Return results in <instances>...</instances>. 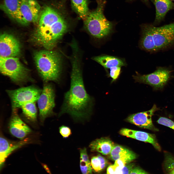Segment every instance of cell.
<instances>
[{
    "mask_svg": "<svg viewBox=\"0 0 174 174\" xmlns=\"http://www.w3.org/2000/svg\"><path fill=\"white\" fill-rule=\"evenodd\" d=\"M157 122L159 124L168 127L174 130V122L169 119L160 117Z\"/></svg>",
    "mask_w": 174,
    "mask_h": 174,
    "instance_id": "27",
    "label": "cell"
},
{
    "mask_svg": "<svg viewBox=\"0 0 174 174\" xmlns=\"http://www.w3.org/2000/svg\"><path fill=\"white\" fill-rule=\"evenodd\" d=\"M22 0H3L0 9L10 18L23 25L28 24L21 13V7Z\"/></svg>",
    "mask_w": 174,
    "mask_h": 174,
    "instance_id": "14",
    "label": "cell"
},
{
    "mask_svg": "<svg viewBox=\"0 0 174 174\" xmlns=\"http://www.w3.org/2000/svg\"><path fill=\"white\" fill-rule=\"evenodd\" d=\"M170 71L166 68H157L152 73L141 75L137 72L133 76L136 82L149 85L155 90L162 89L166 84L170 78Z\"/></svg>",
    "mask_w": 174,
    "mask_h": 174,
    "instance_id": "8",
    "label": "cell"
},
{
    "mask_svg": "<svg viewBox=\"0 0 174 174\" xmlns=\"http://www.w3.org/2000/svg\"><path fill=\"white\" fill-rule=\"evenodd\" d=\"M156 8V16L152 24L156 26L164 19L167 13L174 9V3L170 0H151Z\"/></svg>",
    "mask_w": 174,
    "mask_h": 174,
    "instance_id": "18",
    "label": "cell"
},
{
    "mask_svg": "<svg viewBox=\"0 0 174 174\" xmlns=\"http://www.w3.org/2000/svg\"><path fill=\"white\" fill-rule=\"evenodd\" d=\"M21 52L19 40L13 35L7 33L0 36V57H16Z\"/></svg>",
    "mask_w": 174,
    "mask_h": 174,
    "instance_id": "10",
    "label": "cell"
},
{
    "mask_svg": "<svg viewBox=\"0 0 174 174\" xmlns=\"http://www.w3.org/2000/svg\"><path fill=\"white\" fill-rule=\"evenodd\" d=\"M159 110V109L154 104L149 110L130 115L127 118V120L141 128L154 131H158L159 129L155 127L152 123V116L155 111Z\"/></svg>",
    "mask_w": 174,
    "mask_h": 174,
    "instance_id": "11",
    "label": "cell"
},
{
    "mask_svg": "<svg viewBox=\"0 0 174 174\" xmlns=\"http://www.w3.org/2000/svg\"><path fill=\"white\" fill-rule=\"evenodd\" d=\"M72 50L70 58L72 66L70 88L64 95L59 115L67 113L75 119L80 120L90 114L94 100L84 87L79 49L75 48Z\"/></svg>",
    "mask_w": 174,
    "mask_h": 174,
    "instance_id": "1",
    "label": "cell"
},
{
    "mask_svg": "<svg viewBox=\"0 0 174 174\" xmlns=\"http://www.w3.org/2000/svg\"><path fill=\"white\" fill-rule=\"evenodd\" d=\"M96 8L89 11L84 20L85 27L89 33L95 38L101 39L108 36L113 27L112 22L106 18L104 11L106 3L105 0H95Z\"/></svg>",
    "mask_w": 174,
    "mask_h": 174,
    "instance_id": "3",
    "label": "cell"
},
{
    "mask_svg": "<svg viewBox=\"0 0 174 174\" xmlns=\"http://www.w3.org/2000/svg\"><path fill=\"white\" fill-rule=\"evenodd\" d=\"M20 108L28 119L33 122L36 121L37 110L35 102L26 103L22 105Z\"/></svg>",
    "mask_w": 174,
    "mask_h": 174,
    "instance_id": "23",
    "label": "cell"
},
{
    "mask_svg": "<svg viewBox=\"0 0 174 174\" xmlns=\"http://www.w3.org/2000/svg\"><path fill=\"white\" fill-rule=\"evenodd\" d=\"M93 60L98 63L106 69L118 66L121 67L126 65L123 60L117 57L104 55L96 56L92 58Z\"/></svg>",
    "mask_w": 174,
    "mask_h": 174,
    "instance_id": "20",
    "label": "cell"
},
{
    "mask_svg": "<svg viewBox=\"0 0 174 174\" xmlns=\"http://www.w3.org/2000/svg\"><path fill=\"white\" fill-rule=\"evenodd\" d=\"M80 166L82 174H93L91 162H85L80 161Z\"/></svg>",
    "mask_w": 174,
    "mask_h": 174,
    "instance_id": "26",
    "label": "cell"
},
{
    "mask_svg": "<svg viewBox=\"0 0 174 174\" xmlns=\"http://www.w3.org/2000/svg\"><path fill=\"white\" fill-rule=\"evenodd\" d=\"M119 132L123 135L150 143L157 151H160L161 150V147L154 134L126 128L122 129Z\"/></svg>",
    "mask_w": 174,
    "mask_h": 174,
    "instance_id": "15",
    "label": "cell"
},
{
    "mask_svg": "<svg viewBox=\"0 0 174 174\" xmlns=\"http://www.w3.org/2000/svg\"><path fill=\"white\" fill-rule=\"evenodd\" d=\"M109 155L110 158L114 161L122 158H128L133 160L136 157L133 152L119 145H115Z\"/></svg>",
    "mask_w": 174,
    "mask_h": 174,
    "instance_id": "21",
    "label": "cell"
},
{
    "mask_svg": "<svg viewBox=\"0 0 174 174\" xmlns=\"http://www.w3.org/2000/svg\"><path fill=\"white\" fill-rule=\"evenodd\" d=\"M55 98L52 86L49 84L45 85L37 101L41 122H43L46 118L53 114L55 105Z\"/></svg>",
    "mask_w": 174,
    "mask_h": 174,
    "instance_id": "9",
    "label": "cell"
},
{
    "mask_svg": "<svg viewBox=\"0 0 174 174\" xmlns=\"http://www.w3.org/2000/svg\"><path fill=\"white\" fill-rule=\"evenodd\" d=\"M73 9L84 20L89 12L87 0H71Z\"/></svg>",
    "mask_w": 174,
    "mask_h": 174,
    "instance_id": "22",
    "label": "cell"
},
{
    "mask_svg": "<svg viewBox=\"0 0 174 174\" xmlns=\"http://www.w3.org/2000/svg\"></svg>",
    "mask_w": 174,
    "mask_h": 174,
    "instance_id": "34",
    "label": "cell"
},
{
    "mask_svg": "<svg viewBox=\"0 0 174 174\" xmlns=\"http://www.w3.org/2000/svg\"><path fill=\"white\" fill-rule=\"evenodd\" d=\"M61 4L58 3L53 6L46 5L42 8L38 26L35 31L44 30L65 17V9Z\"/></svg>",
    "mask_w": 174,
    "mask_h": 174,
    "instance_id": "7",
    "label": "cell"
},
{
    "mask_svg": "<svg viewBox=\"0 0 174 174\" xmlns=\"http://www.w3.org/2000/svg\"><path fill=\"white\" fill-rule=\"evenodd\" d=\"M129 174H149L141 168L134 167Z\"/></svg>",
    "mask_w": 174,
    "mask_h": 174,
    "instance_id": "31",
    "label": "cell"
},
{
    "mask_svg": "<svg viewBox=\"0 0 174 174\" xmlns=\"http://www.w3.org/2000/svg\"><path fill=\"white\" fill-rule=\"evenodd\" d=\"M121 67L116 66L110 68L109 76L112 80V82L117 79L119 76L121 72Z\"/></svg>",
    "mask_w": 174,
    "mask_h": 174,
    "instance_id": "28",
    "label": "cell"
},
{
    "mask_svg": "<svg viewBox=\"0 0 174 174\" xmlns=\"http://www.w3.org/2000/svg\"><path fill=\"white\" fill-rule=\"evenodd\" d=\"M171 0V1H172V0Z\"/></svg>",
    "mask_w": 174,
    "mask_h": 174,
    "instance_id": "33",
    "label": "cell"
},
{
    "mask_svg": "<svg viewBox=\"0 0 174 174\" xmlns=\"http://www.w3.org/2000/svg\"><path fill=\"white\" fill-rule=\"evenodd\" d=\"M129 0V1H131L134 0ZM143 0V1H144L145 2H146V3H147V2H148V0Z\"/></svg>",
    "mask_w": 174,
    "mask_h": 174,
    "instance_id": "32",
    "label": "cell"
},
{
    "mask_svg": "<svg viewBox=\"0 0 174 174\" xmlns=\"http://www.w3.org/2000/svg\"><path fill=\"white\" fill-rule=\"evenodd\" d=\"M153 24H146L141 26V36L140 42L141 48L150 53L156 52L153 38Z\"/></svg>",
    "mask_w": 174,
    "mask_h": 174,
    "instance_id": "17",
    "label": "cell"
},
{
    "mask_svg": "<svg viewBox=\"0 0 174 174\" xmlns=\"http://www.w3.org/2000/svg\"><path fill=\"white\" fill-rule=\"evenodd\" d=\"M114 143L109 138H102L92 142L89 147L92 152H96L102 155L109 154L115 146Z\"/></svg>",
    "mask_w": 174,
    "mask_h": 174,
    "instance_id": "19",
    "label": "cell"
},
{
    "mask_svg": "<svg viewBox=\"0 0 174 174\" xmlns=\"http://www.w3.org/2000/svg\"><path fill=\"white\" fill-rule=\"evenodd\" d=\"M42 8L36 0H25L22 1L21 11L28 23H34L38 21Z\"/></svg>",
    "mask_w": 174,
    "mask_h": 174,
    "instance_id": "12",
    "label": "cell"
},
{
    "mask_svg": "<svg viewBox=\"0 0 174 174\" xmlns=\"http://www.w3.org/2000/svg\"><path fill=\"white\" fill-rule=\"evenodd\" d=\"M34 58L37 70L44 81H59L62 62L58 52L48 50H40L35 53Z\"/></svg>",
    "mask_w": 174,
    "mask_h": 174,
    "instance_id": "2",
    "label": "cell"
},
{
    "mask_svg": "<svg viewBox=\"0 0 174 174\" xmlns=\"http://www.w3.org/2000/svg\"><path fill=\"white\" fill-rule=\"evenodd\" d=\"M164 171L166 174H174V156L167 151H164Z\"/></svg>",
    "mask_w": 174,
    "mask_h": 174,
    "instance_id": "25",
    "label": "cell"
},
{
    "mask_svg": "<svg viewBox=\"0 0 174 174\" xmlns=\"http://www.w3.org/2000/svg\"><path fill=\"white\" fill-rule=\"evenodd\" d=\"M0 70L2 74L17 83L25 82L31 79L29 70L17 57H0Z\"/></svg>",
    "mask_w": 174,
    "mask_h": 174,
    "instance_id": "4",
    "label": "cell"
},
{
    "mask_svg": "<svg viewBox=\"0 0 174 174\" xmlns=\"http://www.w3.org/2000/svg\"><path fill=\"white\" fill-rule=\"evenodd\" d=\"M27 138L19 141H11L0 137V168L2 167L7 158L12 152L28 143Z\"/></svg>",
    "mask_w": 174,
    "mask_h": 174,
    "instance_id": "16",
    "label": "cell"
},
{
    "mask_svg": "<svg viewBox=\"0 0 174 174\" xmlns=\"http://www.w3.org/2000/svg\"><path fill=\"white\" fill-rule=\"evenodd\" d=\"M42 91L33 86L7 91L12 103V109H17L23 105L37 101Z\"/></svg>",
    "mask_w": 174,
    "mask_h": 174,
    "instance_id": "6",
    "label": "cell"
},
{
    "mask_svg": "<svg viewBox=\"0 0 174 174\" xmlns=\"http://www.w3.org/2000/svg\"><path fill=\"white\" fill-rule=\"evenodd\" d=\"M59 132L62 137L65 138L68 137L71 134L70 128L66 126L62 125L59 128Z\"/></svg>",
    "mask_w": 174,
    "mask_h": 174,
    "instance_id": "30",
    "label": "cell"
},
{
    "mask_svg": "<svg viewBox=\"0 0 174 174\" xmlns=\"http://www.w3.org/2000/svg\"><path fill=\"white\" fill-rule=\"evenodd\" d=\"M153 38L156 52L174 48V22L159 27L153 25Z\"/></svg>",
    "mask_w": 174,
    "mask_h": 174,
    "instance_id": "5",
    "label": "cell"
},
{
    "mask_svg": "<svg viewBox=\"0 0 174 174\" xmlns=\"http://www.w3.org/2000/svg\"><path fill=\"white\" fill-rule=\"evenodd\" d=\"M90 161L93 171L96 172L102 171L108 164L106 159L100 154L93 157Z\"/></svg>",
    "mask_w": 174,
    "mask_h": 174,
    "instance_id": "24",
    "label": "cell"
},
{
    "mask_svg": "<svg viewBox=\"0 0 174 174\" xmlns=\"http://www.w3.org/2000/svg\"><path fill=\"white\" fill-rule=\"evenodd\" d=\"M134 167L133 164H127L123 168L117 170L115 174H129Z\"/></svg>",
    "mask_w": 174,
    "mask_h": 174,
    "instance_id": "29",
    "label": "cell"
},
{
    "mask_svg": "<svg viewBox=\"0 0 174 174\" xmlns=\"http://www.w3.org/2000/svg\"><path fill=\"white\" fill-rule=\"evenodd\" d=\"M11 133L21 140L24 139L31 132L30 128L21 119L17 109H12V116L9 124Z\"/></svg>",
    "mask_w": 174,
    "mask_h": 174,
    "instance_id": "13",
    "label": "cell"
}]
</instances>
